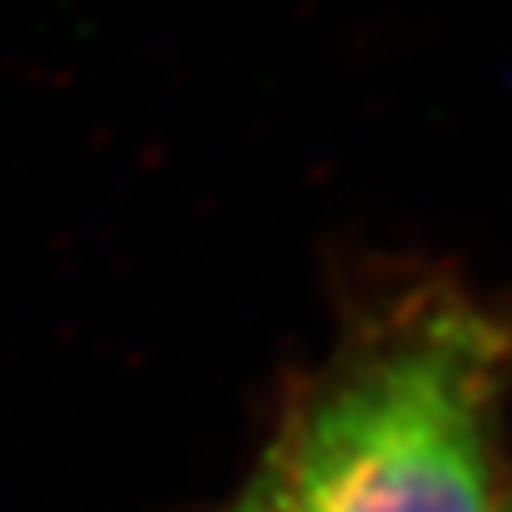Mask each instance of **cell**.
Masks as SVG:
<instances>
[{
    "label": "cell",
    "instance_id": "obj_1",
    "mask_svg": "<svg viewBox=\"0 0 512 512\" xmlns=\"http://www.w3.org/2000/svg\"><path fill=\"white\" fill-rule=\"evenodd\" d=\"M512 338L431 291L380 312L286 414L265 474L295 512H512Z\"/></svg>",
    "mask_w": 512,
    "mask_h": 512
},
{
    "label": "cell",
    "instance_id": "obj_2",
    "mask_svg": "<svg viewBox=\"0 0 512 512\" xmlns=\"http://www.w3.org/2000/svg\"><path fill=\"white\" fill-rule=\"evenodd\" d=\"M222 512H295V508L286 504V495L278 491L274 478L261 470V474H256L252 483H248V491H244V495H235V500L222 508Z\"/></svg>",
    "mask_w": 512,
    "mask_h": 512
}]
</instances>
